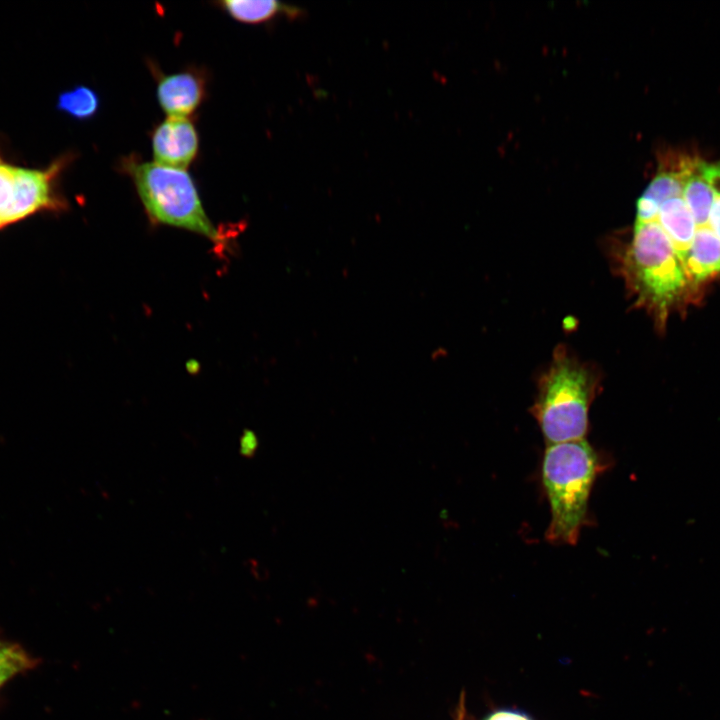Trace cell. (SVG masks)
<instances>
[{"instance_id": "cell-7", "label": "cell", "mask_w": 720, "mask_h": 720, "mask_svg": "<svg viewBox=\"0 0 720 720\" xmlns=\"http://www.w3.org/2000/svg\"><path fill=\"white\" fill-rule=\"evenodd\" d=\"M205 94V77L192 68L160 75L157 81V100L168 117L187 118L199 108Z\"/></svg>"}, {"instance_id": "cell-12", "label": "cell", "mask_w": 720, "mask_h": 720, "mask_svg": "<svg viewBox=\"0 0 720 720\" xmlns=\"http://www.w3.org/2000/svg\"><path fill=\"white\" fill-rule=\"evenodd\" d=\"M39 659L0 634V690L15 677L36 668Z\"/></svg>"}, {"instance_id": "cell-5", "label": "cell", "mask_w": 720, "mask_h": 720, "mask_svg": "<svg viewBox=\"0 0 720 720\" xmlns=\"http://www.w3.org/2000/svg\"><path fill=\"white\" fill-rule=\"evenodd\" d=\"M199 150V136L187 118L167 117L152 132L154 162L174 169L185 170Z\"/></svg>"}, {"instance_id": "cell-8", "label": "cell", "mask_w": 720, "mask_h": 720, "mask_svg": "<svg viewBox=\"0 0 720 720\" xmlns=\"http://www.w3.org/2000/svg\"><path fill=\"white\" fill-rule=\"evenodd\" d=\"M685 159L681 158L672 166L659 170L637 201L635 222L655 221L659 206L664 201L682 196Z\"/></svg>"}, {"instance_id": "cell-14", "label": "cell", "mask_w": 720, "mask_h": 720, "mask_svg": "<svg viewBox=\"0 0 720 720\" xmlns=\"http://www.w3.org/2000/svg\"><path fill=\"white\" fill-rule=\"evenodd\" d=\"M706 172L714 193L709 227L720 239V165L707 163Z\"/></svg>"}, {"instance_id": "cell-13", "label": "cell", "mask_w": 720, "mask_h": 720, "mask_svg": "<svg viewBox=\"0 0 720 720\" xmlns=\"http://www.w3.org/2000/svg\"><path fill=\"white\" fill-rule=\"evenodd\" d=\"M97 93L87 86H77L62 92L58 97L57 109L77 120H88L99 110Z\"/></svg>"}, {"instance_id": "cell-2", "label": "cell", "mask_w": 720, "mask_h": 720, "mask_svg": "<svg viewBox=\"0 0 720 720\" xmlns=\"http://www.w3.org/2000/svg\"><path fill=\"white\" fill-rule=\"evenodd\" d=\"M602 374L565 345H558L551 362L537 381L530 408L549 444L585 439L589 409L600 392Z\"/></svg>"}, {"instance_id": "cell-10", "label": "cell", "mask_w": 720, "mask_h": 720, "mask_svg": "<svg viewBox=\"0 0 720 720\" xmlns=\"http://www.w3.org/2000/svg\"><path fill=\"white\" fill-rule=\"evenodd\" d=\"M706 165L707 163L703 160L689 157L685 159L684 164L682 198L695 220L697 229L709 227L710 212L714 201Z\"/></svg>"}, {"instance_id": "cell-16", "label": "cell", "mask_w": 720, "mask_h": 720, "mask_svg": "<svg viewBox=\"0 0 720 720\" xmlns=\"http://www.w3.org/2000/svg\"><path fill=\"white\" fill-rule=\"evenodd\" d=\"M257 447V439L253 432H245L241 441V452L245 455H252Z\"/></svg>"}, {"instance_id": "cell-4", "label": "cell", "mask_w": 720, "mask_h": 720, "mask_svg": "<svg viewBox=\"0 0 720 720\" xmlns=\"http://www.w3.org/2000/svg\"><path fill=\"white\" fill-rule=\"evenodd\" d=\"M121 168L132 179L145 211L154 224L197 233L219 245L223 235L207 216L196 185L186 170L174 169L135 157Z\"/></svg>"}, {"instance_id": "cell-9", "label": "cell", "mask_w": 720, "mask_h": 720, "mask_svg": "<svg viewBox=\"0 0 720 720\" xmlns=\"http://www.w3.org/2000/svg\"><path fill=\"white\" fill-rule=\"evenodd\" d=\"M655 221L668 236L684 268L685 260L691 249L697 227L682 196L673 197L664 201L659 206Z\"/></svg>"}, {"instance_id": "cell-18", "label": "cell", "mask_w": 720, "mask_h": 720, "mask_svg": "<svg viewBox=\"0 0 720 720\" xmlns=\"http://www.w3.org/2000/svg\"><path fill=\"white\" fill-rule=\"evenodd\" d=\"M0 226H1V224H0Z\"/></svg>"}, {"instance_id": "cell-17", "label": "cell", "mask_w": 720, "mask_h": 720, "mask_svg": "<svg viewBox=\"0 0 720 720\" xmlns=\"http://www.w3.org/2000/svg\"><path fill=\"white\" fill-rule=\"evenodd\" d=\"M487 720H530L527 716L521 713L512 711H499L492 714Z\"/></svg>"}, {"instance_id": "cell-1", "label": "cell", "mask_w": 720, "mask_h": 720, "mask_svg": "<svg viewBox=\"0 0 720 720\" xmlns=\"http://www.w3.org/2000/svg\"><path fill=\"white\" fill-rule=\"evenodd\" d=\"M614 271L634 304L663 325L670 310L693 288L672 243L656 221L635 222L626 243L609 248Z\"/></svg>"}, {"instance_id": "cell-15", "label": "cell", "mask_w": 720, "mask_h": 720, "mask_svg": "<svg viewBox=\"0 0 720 720\" xmlns=\"http://www.w3.org/2000/svg\"><path fill=\"white\" fill-rule=\"evenodd\" d=\"M15 167L4 165L0 162V224L2 218L8 210L14 194L15 187Z\"/></svg>"}, {"instance_id": "cell-3", "label": "cell", "mask_w": 720, "mask_h": 720, "mask_svg": "<svg viewBox=\"0 0 720 720\" xmlns=\"http://www.w3.org/2000/svg\"><path fill=\"white\" fill-rule=\"evenodd\" d=\"M601 466L598 453L585 439L547 445L541 473L551 513L548 541L577 543L588 521L589 497Z\"/></svg>"}, {"instance_id": "cell-11", "label": "cell", "mask_w": 720, "mask_h": 720, "mask_svg": "<svg viewBox=\"0 0 720 720\" xmlns=\"http://www.w3.org/2000/svg\"><path fill=\"white\" fill-rule=\"evenodd\" d=\"M233 19L246 24H261L277 16L296 19L304 11L296 6L274 0H223L218 3Z\"/></svg>"}, {"instance_id": "cell-6", "label": "cell", "mask_w": 720, "mask_h": 720, "mask_svg": "<svg viewBox=\"0 0 720 720\" xmlns=\"http://www.w3.org/2000/svg\"><path fill=\"white\" fill-rule=\"evenodd\" d=\"M59 168H61L60 163H56L46 171L17 168L13 199L2 218V225L40 209H57L61 202L52 190V178Z\"/></svg>"}]
</instances>
